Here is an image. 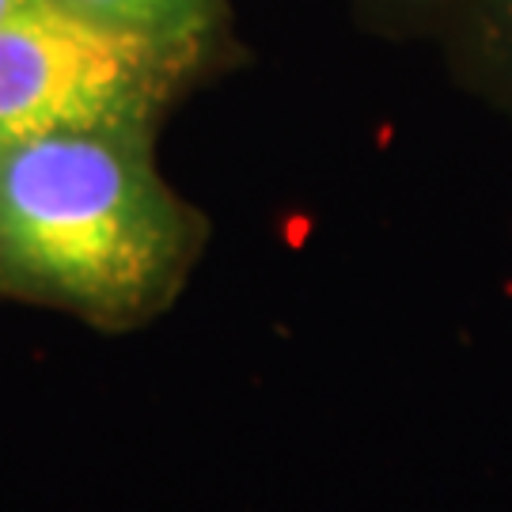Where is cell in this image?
Listing matches in <instances>:
<instances>
[{"label": "cell", "mask_w": 512, "mask_h": 512, "mask_svg": "<svg viewBox=\"0 0 512 512\" xmlns=\"http://www.w3.org/2000/svg\"><path fill=\"white\" fill-rule=\"evenodd\" d=\"M202 224L152 164L148 122L65 126L0 148V293L133 327L190 274Z\"/></svg>", "instance_id": "obj_1"}, {"label": "cell", "mask_w": 512, "mask_h": 512, "mask_svg": "<svg viewBox=\"0 0 512 512\" xmlns=\"http://www.w3.org/2000/svg\"><path fill=\"white\" fill-rule=\"evenodd\" d=\"M198 42L114 31L38 4L0 23V148L65 126L152 122Z\"/></svg>", "instance_id": "obj_2"}, {"label": "cell", "mask_w": 512, "mask_h": 512, "mask_svg": "<svg viewBox=\"0 0 512 512\" xmlns=\"http://www.w3.org/2000/svg\"><path fill=\"white\" fill-rule=\"evenodd\" d=\"M50 4L114 31L171 38V42H198L209 12V0H50Z\"/></svg>", "instance_id": "obj_3"}, {"label": "cell", "mask_w": 512, "mask_h": 512, "mask_svg": "<svg viewBox=\"0 0 512 512\" xmlns=\"http://www.w3.org/2000/svg\"><path fill=\"white\" fill-rule=\"evenodd\" d=\"M38 4H46V0H0V23L23 16V12H31Z\"/></svg>", "instance_id": "obj_4"}, {"label": "cell", "mask_w": 512, "mask_h": 512, "mask_svg": "<svg viewBox=\"0 0 512 512\" xmlns=\"http://www.w3.org/2000/svg\"><path fill=\"white\" fill-rule=\"evenodd\" d=\"M505 8H509V23H512V0H505Z\"/></svg>", "instance_id": "obj_5"}]
</instances>
